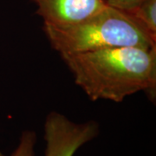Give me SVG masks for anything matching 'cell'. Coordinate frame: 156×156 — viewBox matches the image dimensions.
Instances as JSON below:
<instances>
[{
    "label": "cell",
    "mask_w": 156,
    "mask_h": 156,
    "mask_svg": "<svg viewBox=\"0 0 156 156\" xmlns=\"http://www.w3.org/2000/svg\"><path fill=\"white\" fill-rule=\"evenodd\" d=\"M91 101L122 102L138 92L155 100L156 47H119L61 55Z\"/></svg>",
    "instance_id": "cell-1"
},
{
    "label": "cell",
    "mask_w": 156,
    "mask_h": 156,
    "mask_svg": "<svg viewBox=\"0 0 156 156\" xmlns=\"http://www.w3.org/2000/svg\"><path fill=\"white\" fill-rule=\"evenodd\" d=\"M44 30L60 56L108 48L156 47V39L129 11L108 5L76 24L62 28L44 26Z\"/></svg>",
    "instance_id": "cell-2"
},
{
    "label": "cell",
    "mask_w": 156,
    "mask_h": 156,
    "mask_svg": "<svg viewBox=\"0 0 156 156\" xmlns=\"http://www.w3.org/2000/svg\"><path fill=\"white\" fill-rule=\"evenodd\" d=\"M44 156H75L77 151L100 134V125L89 120L76 122L63 114L52 111L44 124Z\"/></svg>",
    "instance_id": "cell-3"
},
{
    "label": "cell",
    "mask_w": 156,
    "mask_h": 156,
    "mask_svg": "<svg viewBox=\"0 0 156 156\" xmlns=\"http://www.w3.org/2000/svg\"><path fill=\"white\" fill-rule=\"evenodd\" d=\"M44 26L62 28L76 24L103 10V0H33Z\"/></svg>",
    "instance_id": "cell-4"
},
{
    "label": "cell",
    "mask_w": 156,
    "mask_h": 156,
    "mask_svg": "<svg viewBox=\"0 0 156 156\" xmlns=\"http://www.w3.org/2000/svg\"><path fill=\"white\" fill-rule=\"evenodd\" d=\"M129 12L151 37L156 39V0H142L139 5Z\"/></svg>",
    "instance_id": "cell-5"
},
{
    "label": "cell",
    "mask_w": 156,
    "mask_h": 156,
    "mask_svg": "<svg viewBox=\"0 0 156 156\" xmlns=\"http://www.w3.org/2000/svg\"><path fill=\"white\" fill-rule=\"evenodd\" d=\"M37 141V135L35 131L23 130L20 134L17 147L10 156H36Z\"/></svg>",
    "instance_id": "cell-6"
},
{
    "label": "cell",
    "mask_w": 156,
    "mask_h": 156,
    "mask_svg": "<svg viewBox=\"0 0 156 156\" xmlns=\"http://www.w3.org/2000/svg\"><path fill=\"white\" fill-rule=\"evenodd\" d=\"M108 6L120 9L122 11H131L139 5L142 0H103Z\"/></svg>",
    "instance_id": "cell-7"
},
{
    "label": "cell",
    "mask_w": 156,
    "mask_h": 156,
    "mask_svg": "<svg viewBox=\"0 0 156 156\" xmlns=\"http://www.w3.org/2000/svg\"><path fill=\"white\" fill-rule=\"evenodd\" d=\"M0 156H6V155L4 154V153H3V152H2V151L0 150Z\"/></svg>",
    "instance_id": "cell-8"
}]
</instances>
